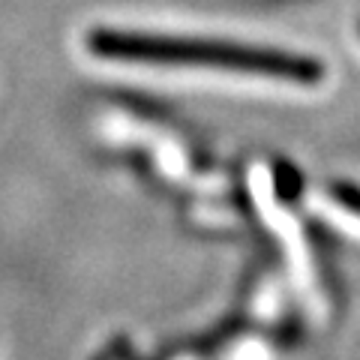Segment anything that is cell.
<instances>
[{"mask_svg":"<svg viewBox=\"0 0 360 360\" xmlns=\"http://www.w3.org/2000/svg\"><path fill=\"white\" fill-rule=\"evenodd\" d=\"M87 49L90 54L105 60L219 66V70L276 78V82H291V84H319L324 78V66L312 58H303V54L222 42V39H189V37H162V33L96 27L87 33Z\"/></svg>","mask_w":360,"mask_h":360,"instance_id":"obj_1","label":"cell"},{"mask_svg":"<svg viewBox=\"0 0 360 360\" xmlns=\"http://www.w3.org/2000/svg\"><path fill=\"white\" fill-rule=\"evenodd\" d=\"M330 193L342 207H348L352 213L360 217V186H354V184H333Z\"/></svg>","mask_w":360,"mask_h":360,"instance_id":"obj_2","label":"cell"}]
</instances>
